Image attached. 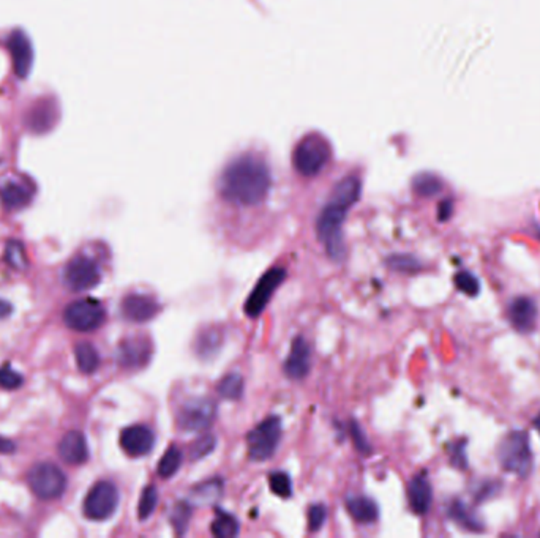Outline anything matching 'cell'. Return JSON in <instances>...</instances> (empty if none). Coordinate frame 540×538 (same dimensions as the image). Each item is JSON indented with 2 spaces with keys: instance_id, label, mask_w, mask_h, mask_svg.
<instances>
[{
  "instance_id": "cell-26",
  "label": "cell",
  "mask_w": 540,
  "mask_h": 538,
  "mask_svg": "<svg viewBox=\"0 0 540 538\" xmlns=\"http://www.w3.org/2000/svg\"><path fill=\"white\" fill-rule=\"evenodd\" d=\"M76 363L78 368L83 371L84 374H92L95 373L100 367V354L95 349V346L90 343H79L76 349Z\"/></svg>"
},
{
  "instance_id": "cell-44",
  "label": "cell",
  "mask_w": 540,
  "mask_h": 538,
  "mask_svg": "<svg viewBox=\"0 0 540 538\" xmlns=\"http://www.w3.org/2000/svg\"><path fill=\"white\" fill-rule=\"evenodd\" d=\"M15 450H16L15 442L5 439V437H0V455H11L15 453Z\"/></svg>"
},
{
  "instance_id": "cell-13",
  "label": "cell",
  "mask_w": 540,
  "mask_h": 538,
  "mask_svg": "<svg viewBox=\"0 0 540 538\" xmlns=\"http://www.w3.org/2000/svg\"><path fill=\"white\" fill-rule=\"evenodd\" d=\"M6 48L13 59V70L19 79L29 76L33 63V49L29 37L23 30H13L6 38Z\"/></svg>"
},
{
  "instance_id": "cell-37",
  "label": "cell",
  "mask_w": 540,
  "mask_h": 538,
  "mask_svg": "<svg viewBox=\"0 0 540 538\" xmlns=\"http://www.w3.org/2000/svg\"><path fill=\"white\" fill-rule=\"evenodd\" d=\"M453 281H455L458 291H462L463 294L469 297H476L480 292L479 280L474 275L469 274V271H460V274H457L455 278H453Z\"/></svg>"
},
{
  "instance_id": "cell-5",
  "label": "cell",
  "mask_w": 540,
  "mask_h": 538,
  "mask_svg": "<svg viewBox=\"0 0 540 538\" xmlns=\"http://www.w3.org/2000/svg\"><path fill=\"white\" fill-rule=\"evenodd\" d=\"M32 493L43 501H54L66 489V477L62 469L52 463L35 464L28 474Z\"/></svg>"
},
{
  "instance_id": "cell-15",
  "label": "cell",
  "mask_w": 540,
  "mask_h": 538,
  "mask_svg": "<svg viewBox=\"0 0 540 538\" xmlns=\"http://www.w3.org/2000/svg\"><path fill=\"white\" fill-rule=\"evenodd\" d=\"M160 303L145 294H130L122 300V314L133 322H148L160 311Z\"/></svg>"
},
{
  "instance_id": "cell-45",
  "label": "cell",
  "mask_w": 540,
  "mask_h": 538,
  "mask_svg": "<svg viewBox=\"0 0 540 538\" xmlns=\"http://www.w3.org/2000/svg\"><path fill=\"white\" fill-rule=\"evenodd\" d=\"M11 311H13V307H11V305H10L8 302L0 300V319H4V317H6V316H10V314H11Z\"/></svg>"
},
{
  "instance_id": "cell-1",
  "label": "cell",
  "mask_w": 540,
  "mask_h": 538,
  "mask_svg": "<svg viewBox=\"0 0 540 538\" xmlns=\"http://www.w3.org/2000/svg\"><path fill=\"white\" fill-rule=\"evenodd\" d=\"M272 176L261 157L240 155L226 166L220 177V195L237 205H256L268 196Z\"/></svg>"
},
{
  "instance_id": "cell-29",
  "label": "cell",
  "mask_w": 540,
  "mask_h": 538,
  "mask_svg": "<svg viewBox=\"0 0 540 538\" xmlns=\"http://www.w3.org/2000/svg\"><path fill=\"white\" fill-rule=\"evenodd\" d=\"M180 466H182V451H180L176 445H171V447L166 450L162 460H160L157 472L162 478H169L177 472Z\"/></svg>"
},
{
  "instance_id": "cell-18",
  "label": "cell",
  "mask_w": 540,
  "mask_h": 538,
  "mask_svg": "<svg viewBox=\"0 0 540 538\" xmlns=\"http://www.w3.org/2000/svg\"><path fill=\"white\" fill-rule=\"evenodd\" d=\"M57 118V104L54 102H49V99H42V102L33 104V108L29 111L28 117H25V125H28L29 131L37 133V135H43V133H48L52 130Z\"/></svg>"
},
{
  "instance_id": "cell-46",
  "label": "cell",
  "mask_w": 540,
  "mask_h": 538,
  "mask_svg": "<svg viewBox=\"0 0 540 538\" xmlns=\"http://www.w3.org/2000/svg\"><path fill=\"white\" fill-rule=\"evenodd\" d=\"M534 427H536V429L540 433V415L534 420Z\"/></svg>"
},
{
  "instance_id": "cell-38",
  "label": "cell",
  "mask_w": 540,
  "mask_h": 538,
  "mask_svg": "<svg viewBox=\"0 0 540 538\" xmlns=\"http://www.w3.org/2000/svg\"><path fill=\"white\" fill-rule=\"evenodd\" d=\"M270 489L280 497H289L292 494V483L288 474L284 472H272L269 475Z\"/></svg>"
},
{
  "instance_id": "cell-31",
  "label": "cell",
  "mask_w": 540,
  "mask_h": 538,
  "mask_svg": "<svg viewBox=\"0 0 540 538\" xmlns=\"http://www.w3.org/2000/svg\"><path fill=\"white\" fill-rule=\"evenodd\" d=\"M222 491H223V484H222V480H218V478H213V480H209L205 482L203 484H199V487H196L195 489H193V494L196 496V502L199 503H210L213 501H217L220 496H222Z\"/></svg>"
},
{
  "instance_id": "cell-27",
  "label": "cell",
  "mask_w": 540,
  "mask_h": 538,
  "mask_svg": "<svg viewBox=\"0 0 540 538\" xmlns=\"http://www.w3.org/2000/svg\"><path fill=\"white\" fill-rule=\"evenodd\" d=\"M212 534L218 538H232L239 534V521L226 511L220 510L212 522Z\"/></svg>"
},
{
  "instance_id": "cell-28",
  "label": "cell",
  "mask_w": 540,
  "mask_h": 538,
  "mask_svg": "<svg viewBox=\"0 0 540 538\" xmlns=\"http://www.w3.org/2000/svg\"><path fill=\"white\" fill-rule=\"evenodd\" d=\"M217 391L226 400H240L244 395V377L237 373L224 376L217 385Z\"/></svg>"
},
{
  "instance_id": "cell-14",
  "label": "cell",
  "mask_w": 540,
  "mask_h": 538,
  "mask_svg": "<svg viewBox=\"0 0 540 538\" xmlns=\"http://www.w3.org/2000/svg\"><path fill=\"white\" fill-rule=\"evenodd\" d=\"M155 445V434L145 424H133L120 433V447L128 456L139 458L149 455Z\"/></svg>"
},
{
  "instance_id": "cell-43",
  "label": "cell",
  "mask_w": 540,
  "mask_h": 538,
  "mask_svg": "<svg viewBox=\"0 0 540 538\" xmlns=\"http://www.w3.org/2000/svg\"><path fill=\"white\" fill-rule=\"evenodd\" d=\"M450 215H452V202L444 201V202L439 204V212H438L439 221H448Z\"/></svg>"
},
{
  "instance_id": "cell-30",
  "label": "cell",
  "mask_w": 540,
  "mask_h": 538,
  "mask_svg": "<svg viewBox=\"0 0 540 538\" xmlns=\"http://www.w3.org/2000/svg\"><path fill=\"white\" fill-rule=\"evenodd\" d=\"M412 187L419 196L431 197L443 190V182L433 174H419L412 182Z\"/></svg>"
},
{
  "instance_id": "cell-42",
  "label": "cell",
  "mask_w": 540,
  "mask_h": 538,
  "mask_svg": "<svg viewBox=\"0 0 540 538\" xmlns=\"http://www.w3.org/2000/svg\"><path fill=\"white\" fill-rule=\"evenodd\" d=\"M464 441H460L457 444H453V450H452V464L460 469L468 467V458L464 455Z\"/></svg>"
},
{
  "instance_id": "cell-20",
  "label": "cell",
  "mask_w": 540,
  "mask_h": 538,
  "mask_svg": "<svg viewBox=\"0 0 540 538\" xmlns=\"http://www.w3.org/2000/svg\"><path fill=\"white\" fill-rule=\"evenodd\" d=\"M408 501L409 507L417 515H425L431 507L433 501V489L431 484L424 474L416 475L409 482L408 487Z\"/></svg>"
},
{
  "instance_id": "cell-16",
  "label": "cell",
  "mask_w": 540,
  "mask_h": 538,
  "mask_svg": "<svg viewBox=\"0 0 540 538\" xmlns=\"http://www.w3.org/2000/svg\"><path fill=\"white\" fill-rule=\"evenodd\" d=\"M537 314V305L531 297H518L509 307L510 324L520 334H529L536 329Z\"/></svg>"
},
{
  "instance_id": "cell-12",
  "label": "cell",
  "mask_w": 540,
  "mask_h": 538,
  "mask_svg": "<svg viewBox=\"0 0 540 538\" xmlns=\"http://www.w3.org/2000/svg\"><path fill=\"white\" fill-rule=\"evenodd\" d=\"M152 357V341L148 336L138 335L126 338L119 346V363L126 369H139L149 363Z\"/></svg>"
},
{
  "instance_id": "cell-7",
  "label": "cell",
  "mask_w": 540,
  "mask_h": 538,
  "mask_svg": "<svg viewBox=\"0 0 540 538\" xmlns=\"http://www.w3.org/2000/svg\"><path fill=\"white\" fill-rule=\"evenodd\" d=\"M65 324L76 331H92L102 327L106 319L103 305L93 298H83L70 303L65 310Z\"/></svg>"
},
{
  "instance_id": "cell-3",
  "label": "cell",
  "mask_w": 540,
  "mask_h": 538,
  "mask_svg": "<svg viewBox=\"0 0 540 538\" xmlns=\"http://www.w3.org/2000/svg\"><path fill=\"white\" fill-rule=\"evenodd\" d=\"M332 157V147L328 139L318 135V133H310V135L300 139L294 149L292 155V163L297 169L299 174L305 177L316 176L321 172L325 164Z\"/></svg>"
},
{
  "instance_id": "cell-22",
  "label": "cell",
  "mask_w": 540,
  "mask_h": 538,
  "mask_svg": "<svg viewBox=\"0 0 540 538\" xmlns=\"http://www.w3.org/2000/svg\"><path fill=\"white\" fill-rule=\"evenodd\" d=\"M360 190H362V183L357 176H348L340 181L335 188L332 191V202H337L343 207L349 209L352 204L357 202L360 197Z\"/></svg>"
},
{
  "instance_id": "cell-24",
  "label": "cell",
  "mask_w": 540,
  "mask_h": 538,
  "mask_svg": "<svg viewBox=\"0 0 540 538\" xmlns=\"http://www.w3.org/2000/svg\"><path fill=\"white\" fill-rule=\"evenodd\" d=\"M0 199L8 210H18L25 207L30 202L32 192L23 183L8 182L0 188Z\"/></svg>"
},
{
  "instance_id": "cell-34",
  "label": "cell",
  "mask_w": 540,
  "mask_h": 538,
  "mask_svg": "<svg viewBox=\"0 0 540 538\" xmlns=\"http://www.w3.org/2000/svg\"><path fill=\"white\" fill-rule=\"evenodd\" d=\"M191 520V506L186 502H179L177 506L172 510L171 522L174 527L177 535H184L188 527V522Z\"/></svg>"
},
{
  "instance_id": "cell-10",
  "label": "cell",
  "mask_w": 540,
  "mask_h": 538,
  "mask_svg": "<svg viewBox=\"0 0 540 538\" xmlns=\"http://www.w3.org/2000/svg\"><path fill=\"white\" fill-rule=\"evenodd\" d=\"M64 280L71 291L83 292L93 289L102 281V271L95 261L85 256H78L66 264Z\"/></svg>"
},
{
  "instance_id": "cell-2",
  "label": "cell",
  "mask_w": 540,
  "mask_h": 538,
  "mask_svg": "<svg viewBox=\"0 0 540 538\" xmlns=\"http://www.w3.org/2000/svg\"><path fill=\"white\" fill-rule=\"evenodd\" d=\"M346 212L348 209L343 205L330 201L321 212L316 223L319 240L324 242L329 257L335 262H342L346 256V243L342 232Z\"/></svg>"
},
{
  "instance_id": "cell-9",
  "label": "cell",
  "mask_w": 540,
  "mask_h": 538,
  "mask_svg": "<svg viewBox=\"0 0 540 538\" xmlns=\"http://www.w3.org/2000/svg\"><path fill=\"white\" fill-rule=\"evenodd\" d=\"M119 506V491L114 483L98 482L93 484L84 501V515L93 521L108 520Z\"/></svg>"
},
{
  "instance_id": "cell-39",
  "label": "cell",
  "mask_w": 540,
  "mask_h": 538,
  "mask_svg": "<svg viewBox=\"0 0 540 538\" xmlns=\"http://www.w3.org/2000/svg\"><path fill=\"white\" fill-rule=\"evenodd\" d=\"M24 377L13 369L10 365H4L0 368V387L5 390H16L23 385Z\"/></svg>"
},
{
  "instance_id": "cell-11",
  "label": "cell",
  "mask_w": 540,
  "mask_h": 538,
  "mask_svg": "<svg viewBox=\"0 0 540 538\" xmlns=\"http://www.w3.org/2000/svg\"><path fill=\"white\" fill-rule=\"evenodd\" d=\"M286 278V270L282 267H273L265 271L261 276V280L258 281L255 289L248 297V300L245 303V313L250 317H258L263 313L265 305L269 303L273 292Z\"/></svg>"
},
{
  "instance_id": "cell-19",
  "label": "cell",
  "mask_w": 540,
  "mask_h": 538,
  "mask_svg": "<svg viewBox=\"0 0 540 538\" xmlns=\"http://www.w3.org/2000/svg\"><path fill=\"white\" fill-rule=\"evenodd\" d=\"M59 455L65 463L79 466L89 460V448L81 431H70L59 442Z\"/></svg>"
},
{
  "instance_id": "cell-32",
  "label": "cell",
  "mask_w": 540,
  "mask_h": 538,
  "mask_svg": "<svg viewBox=\"0 0 540 538\" xmlns=\"http://www.w3.org/2000/svg\"><path fill=\"white\" fill-rule=\"evenodd\" d=\"M5 259L13 269L23 270L28 267V257H25V247L19 240H10L5 248Z\"/></svg>"
},
{
  "instance_id": "cell-6",
  "label": "cell",
  "mask_w": 540,
  "mask_h": 538,
  "mask_svg": "<svg viewBox=\"0 0 540 538\" xmlns=\"http://www.w3.org/2000/svg\"><path fill=\"white\" fill-rule=\"evenodd\" d=\"M282 439V420L280 417H269L251 429L246 436L248 444V455L255 461H265L275 453V450Z\"/></svg>"
},
{
  "instance_id": "cell-8",
  "label": "cell",
  "mask_w": 540,
  "mask_h": 538,
  "mask_svg": "<svg viewBox=\"0 0 540 538\" xmlns=\"http://www.w3.org/2000/svg\"><path fill=\"white\" fill-rule=\"evenodd\" d=\"M215 417V401H212L210 398H193L182 404L177 414V423L180 429L196 433V431L208 429Z\"/></svg>"
},
{
  "instance_id": "cell-33",
  "label": "cell",
  "mask_w": 540,
  "mask_h": 538,
  "mask_svg": "<svg viewBox=\"0 0 540 538\" xmlns=\"http://www.w3.org/2000/svg\"><path fill=\"white\" fill-rule=\"evenodd\" d=\"M158 503V491L153 484H149L148 488H144L141 499H139V506H138V516L139 520L144 521L153 513Z\"/></svg>"
},
{
  "instance_id": "cell-35",
  "label": "cell",
  "mask_w": 540,
  "mask_h": 538,
  "mask_svg": "<svg viewBox=\"0 0 540 538\" xmlns=\"http://www.w3.org/2000/svg\"><path fill=\"white\" fill-rule=\"evenodd\" d=\"M388 265L393 270L403 271V274H414V271L422 269V264H420L419 259L409 255H393L388 257Z\"/></svg>"
},
{
  "instance_id": "cell-40",
  "label": "cell",
  "mask_w": 540,
  "mask_h": 538,
  "mask_svg": "<svg viewBox=\"0 0 540 538\" xmlns=\"http://www.w3.org/2000/svg\"><path fill=\"white\" fill-rule=\"evenodd\" d=\"M325 518H328V510L323 503H315L308 508V527L311 532H316L323 527Z\"/></svg>"
},
{
  "instance_id": "cell-23",
  "label": "cell",
  "mask_w": 540,
  "mask_h": 538,
  "mask_svg": "<svg viewBox=\"0 0 540 538\" xmlns=\"http://www.w3.org/2000/svg\"><path fill=\"white\" fill-rule=\"evenodd\" d=\"M346 508L359 522H373L379 515V510L375 501L365 496H352L346 499Z\"/></svg>"
},
{
  "instance_id": "cell-25",
  "label": "cell",
  "mask_w": 540,
  "mask_h": 538,
  "mask_svg": "<svg viewBox=\"0 0 540 538\" xmlns=\"http://www.w3.org/2000/svg\"><path fill=\"white\" fill-rule=\"evenodd\" d=\"M449 516L453 521L458 522L462 527H466L472 532H482L484 524L479 518L472 513L469 507H466L463 502L453 501L449 507Z\"/></svg>"
},
{
  "instance_id": "cell-4",
  "label": "cell",
  "mask_w": 540,
  "mask_h": 538,
  "mask_svg": "<svg viewBox=\"0 0 540 538\" xmlns=\"http://www.w3.org/2000/svg\"><path fill=\"white\" fill-rule=\"evenodd\" d=\"M498 458L504 470L520 477H528L532 470L529 437L524 431H512L498 447Z\"/></svg>"
},
{
  "instance_id": "cell-21",
  "label": "cell",
  "mask_w": 540,
  "mask_h": 538,
  "mask_svg": "<svg viewBox=\"0 0 540 538\" xmlns=\"http://www.w3.org/2000/svg\"><path fill=\"white\" fill-rule=\"evenodd\" d=\"M223 344V331L217 325H210L199 331L195 343L196 354L201 358H210L217 354Z\"/></svg>"
},
{
  "instance_id": "cell-41",
  "label": "cell",
  "mask_w": 540,
  "mask_h": 538,
  "mask_svg": "<svg viewBox=\"0 0 540 538\" xmlns=\"http://www.w3.org/2000/svg\"><path fill=\"white\" fill-rule=\"evenodd\" d=\"M351 436H352V441H354L357 451H360V453H364V455L371 453V445L368 441L365 439L364 431H362V428L359 427L357 422L351 423Z\"/></svg>"
},
{
  "instance_id": "cell-17",
  "label": "cell",
  "mask_w": 540,
  "mask_h": 538,
  "mask_svg": "<svg viewBox=\"0 0 540 538\" xmlns=\"http://www.w3.org/2000/svg\"><path fill=\"white\" fill-rule=\"evenodd\" d=\"M310 346L302 336L294 338V341L291 344L289 357L286 358L284 363V373L289 379H304V377L310 373Z\"/></svg>"
},
{
  "instance_id": "cell-36",
  "label": "cell",
  "mask_w": 540,
  "mask_h": 538,
  "mask_svg": "<svg viewBox=\"0 0 540 538\" xmlns=\"http://www.w3.org/2000/svg\"><path fill=\"white\" fill-rule=\"evenodd\" d=\"M217 447V439L212 434H204L191 444L190 447V460L198 461L210 455Z\"/></svg>"
}]
</instances>
